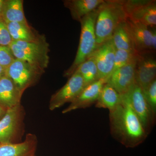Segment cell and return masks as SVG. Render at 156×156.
Listing matches in <instances>:
<instances>
[{"label":"cell","instance_id":"cell-1","mask_svg":"<svg viewBox=\"0 0 156 156\" xmlns=\"http://www.w3.org/2000/svg\"><path fill=\"white\" fill-rule=\"evenodd\" d=\"M121 96V103L109 111L111 133L126 147H135L145 140L148 134L131 106L128 93Z\"/></svg>","mask_w":156,"mask_h":156},{"label":"cell","instance_id":"cell-2","mask_svg":"<svg viewBox=\"0 0 156 156\" xmlns=\"http://www.w3.org/2000/svg\"><path fill=\"white\" fill-rule=\"evenodd\" d=\"M95 23L97 48L111 39L117 26L128 18L121 0L104 1L97 8Z\"/></svg>","mask_w":156,"mask_h":156},{"label":"cell","instance_id":"cell-3","mask_svg":"<svg viewBox=\"0 0 156 156\" xmlns=\"http://www.w3.org/2000/svg\"><path fill=\"white\" fill-rule=\"evenodd\" d=\"M49 47L44 40L35 42L13 41L9 48L15 58L25 62L44 73L50 62Z\"/></svg>","mask_w":156,"mask_h":156},{"label":"cell","instance_id":"cell-4","mask_svg":"<svg viewBox=\"0 0 156 156\" xmlns=\"http://www.w3.org/2000/svg\"><path fill=\"white\" fill-rule=\"evenodd\" d=\"M97 9L83 17L80 21L81 31L77 52L71 66L65 72V76L70 77L72 75L78 66L87 60L97 48L95 33Z\"/></svg>","mask_w":156,"mask_h":156},{"label":"cell","instance_id":"cell-5","mask_svg":"<svg viewBox=\"0 0 156 156\" xmlns=\"http://www.w3.org/2000/svg\"><path fill=\"white\" fill-rule=\"evenodd\" d=\"M25 111L22 105L8 109L0 120V143L21 142L24 131Z\"/></svg>","mask_w":156,"mask_h":156},{"label":"cell","instance_id":"cell-6","mask_svg":"<svg viewBox=\"0 0 156 156\" xmlns=\"http://www.w3.org/2000/svg\"><path fill=\"white\" fill-rule=\"evenodd\" d=\"M43 73L27 62L17 58L6 69V76L23 94L27 89L35 85Z\"/></svg>","mask_w":156,"mask_h":156},{"label":"cell","instance_id":"cell-7","mask_svg":"<svg viewBox=\"0 0 156 156\" xmlns=\"http://www.w3.org/2000/svg\"><path fill=\"white\" fill-rule=\"evenodd\" d=\"M85 87L83 79L79 73L75 72L66 84L51 96L49 108L54 111L65 104L71 103L80 95Z\"/></svg>","mask_w":156,"mask_h":156},{"label":"cell","instance_id":"cell-8","mask_svg":"<svg viewBox=\"0 0 156 156\" xmlns=\"http://www.w3.org/2000/svg\"><path fill=\"white\" fill-rule=\"evenodd\" d=\"M131 30L136 52L144 55L156 50V29L151 30L146 26L127 18Z\"/></svg>","mask_w":156,"mask_h":156},{"label":"cell","instance_id":"cell-9","mask_svg":"<svg viewBox=\"0 0 156 156\" xmlns=\"http://www.w3.org/2000/svg\"><path fill=\"white\" fill-rule=\"evenodd\" d=\"M127 93L134 112L147 134H149L154 124L156 118L148 105L142 89L136 83Z\"/></svg>","mask_w":156,"mask_h":156},{"label":"cell","instance_id":"cell-10","mask_svg":"<svg viewBox=\"0 0 156 156\" xmlns=\"http://www.w3.org/2000/svg\"><path fill=\"white\" fill-rule=\"evenodd\" d=\"M116 49L112 38L98 46L91 54L96 63L98 79L106 81L113 69Z\"/></svg>","mask_w":156,"mask_h":156},{"label":"cell","instance_id":"cell-11","mask_svg":"<svg viewBox=\"0 0 156 156\" xmlns=\"http://www.w3.org/2000/svg\"><path fill=\"white\" fill-rule=\"evenodd\" d=\"M139 56L125 66L112 73L107 80L106 83L114 88L120 95L129 92L136 83L135 71Z\"/></svg>","mask_w":156,"mask_h":156},{"label":"cell","instance_id":"cell-12","mask_svg":"<svg viewBox=\"0 0 156 156\" xmlns=\"http://www.w3.org/2000/svg\"><path fill=\"white\" fill-rule=\"evenodd\" d=\"M106 83L105 80H99L85 87L80 95L62 111V113L66 114L79 109L87 108L95 103L104 85Z\"/></svg>","mask_w":156,"mask_h":156},{"label":"cell","instance_id":"cell-13","mask_svg":"<svg viewBox=\"0 0 156 156\" xmlns=\"http://www.w3.org/2000/svg\"><path fill=\"white\" fill-rule=\"evenodd\" d=\"M156 62L151 57L139 55L135 71L136 84L142 90L147 88L156 80Z\"/></svg>","mask_w":156,"mask_h":156},{"label":"cell","instance_id":"cell-14","mask_svg":"<svg viewBox=\"0 0 156 156\" xmlns=\"http://www.w3.org/2000/svg\"><path fill=\"white\" fill-rule=\"evenodd\" d=\"M37 142L36 135L28 134L21 142L0 143V156H32Z\"/></svg>","mask_w":156,"mask_h":156},{"label":"cell","instance_id":"cell-15","mask_svg":"<svg viewBox=\"0 0 156 156\" xmlns=\"http://www.w3.org/2000/svg\"><path fill=\"white\" fill-rule=\"evenodd\" d=\"M23 93L11 79L5 76L0 80V105L9 109L21 104Z\"/></svg>","mask_w":156,"mask_h":156},{"label":"cell","instance_id":"cell-16","mask_svg":"<svg viewBox=\"0 0 156 156\" xmlns=\"http://www.w3.org/2000/svg\"><path fill=\"white\" fill-rule=\"evenodd\" d=\"M6 23L13 41L35 42L46 40L45 36L37 33L28 23L19 22H6Z\"/></svg>","mask_w":156,"mask_h":156},{"label":"cell","instance_id":"cell-17","mask_svg":"<svg viewBox=\"0 0 156 156\" xmlns=\"http://www.w3.org/2000/svg\"><path fill=\"white\" fill-rule=\"evenodd\" d=\"M112 39L116 50H124L139 55L135 50L131 30L127 20L121 23L117 26Z\"/></svg>","mask_w":156,"mask_h":156},{"label":"cell","instance_id":"cell-18","mask_svg":"<svg viewBox=\"0 0 156 156\" xmlns=\"http://www.w3.org/2000/svg\"><path fill=\"white\" fill-rule=\"evenodd\" d=\"M104 2V0H68L64 1V4L69 9L73 19L80 21Z\"/></svg>","mask_w":156,"mask_h":156},{"label":"cell","instance_id":"cell-19","mask_svg":"<svg viewBox=\"0 0 156 156\" xmlns=\"http://www.w3.org/2000/svg\"><path fill=\"white\" fill-rule=\"evenodd\" d=\"M2 17L6 22L28 23L24 14L22 0H5Z\"/></svg>","mask_w":156,"mask_h":156},{"label":"cell","instance_id":"cell-20","mask_svg":"<svg viewBox=\"0 0 156 156\" xmlns=\"http://www.w3.org/2000/svg\"><path fill=\"white\" fill-rule=\"evenodd\" d=\"M128 18L148 27L155 26L156 24V1H151L145 5L131 13Z\"/></svg>","mask_w":156,"mask_h":156},{"label":"cell","instance_id":"cell-21","mask_svg":"<svg viewBox=\"0 0 156 156\" xmlns=\"http://www.w3.org/2000/svg\"><path fill=\"white\" fill-rule=\"evenodd\" d=\"M122 101L121 95L108 84L105 83L101 89L95 107L98 108L114 109L120 104Z\"/></svg>","mask_w":156,"mask_h":156},{"label":"cell","instance_id":"cell-22","mask_svg":"<svg viewBox=\"0 0 156 156\" xmlns=\"http://www.w3.org/2000/svg\"><path fill=\"white\" fill-rule=\"evenodd\" d=\"M76 72L82 76L85 87L98 80L97 66L95 60L91 56L81 63L75 72Z\"/></svg>","mask_w":156,"mask_h":156},{"label":"cell","instance_id":"cell-23","mask_svg":"<svg viewBox=\"0 0 156 156\" xmlns=\"http://www.w3.org/2000/svg\"><path fill=\"white\" fill-rule=\"evenodd\" d=\"M139 55L124 50H116L113 69L112 73L125 66Z\"/></svg>","mask_w":156,"mask_h":156},{"label":"cell","instance_id":"cell-24","mask_svg":"<svg viewBox=\"0 0 156 156\" xmlns=\"http://www.w3.org/2000/svg\"><path fill=\"white\" fill-rule=\"evenodd\" d=\"M148 105L154 116L156 115V80H154L147 88L142 90Z\"/></svg>","mask_w":156,"mask_h":156},{"label":"cell","instance_id":"cell-25","mask_svg":"<svg viewBox=\"0 0 156 156\" xmlns=\"http://www.w3.org/2000/svg\"><path fill=\"white\" fill-rule=\"evenodd\" d=\"M151 0H121L128 17L134 11L149 4Z\"/></svg>","mask_w":156,"mask_h":156},{"label":"cell","instance_id":"cell-26","mask_svg":"<svg viewBox=\"0 0 156 156\" xmlns=\"http://www.w3.org/2000/svg\"><path fill=\"white\" fill-rule=\"evenodd\" d=\"M12 51L9 47L0 46V65L7 68L15 60Z\"/></svg>","mask_w":156,"mask_h":156},{"label":"cell","instance_id":"cell-27","mask_svg":"<svg viewBox=\"0 0 156 156\" xmlns=\"http://www.w3.org/2000/svg\"><path fill=\"white\" fill-rule=\"evenodd\" d=\"M13 41L6 22L0 17V46L9 47Z\"/></svg>","mask_w":156,"mask_h":156},{"label":"cell","instance_id":"cell-28","mask_svg":"<svg viewBox=\"0 0 156 156\" xmlns=\"http://www.w3.org/2000/svg\"><path fill=\"white\" fill-rule=\"evenodd\" d=\"M8 109L5 108L0 105V120L3 118V117L5 114Z\"/></svg>","mask_w":156,"mask_h":156},{"label":"cell","instance_id":"cell-29","mask_svg":"<svg viewBox=\"0 0 156 156\" xmlns=\"http://www.w3.org/2000/svg\"><path fill=\"white\" fill-rule=\"evenodd\" d=\"M6 75V69L0 65V80Z\"/></svg>","mask_w":156,"mask_h":156},{"label":"cell","instance_id":"cell-30","mask_svg":"<svg viewBox=\"0 0 156 156\" xmlns=\"http://www.w3.org/2000/svg\"><path fill=\"white\" fill-rule=\"evenodd\" d=\"M4 1H5V0H0V17H2V12Z\"/></svg>","mask_w":156,"mask_h":156}]
</instances>
